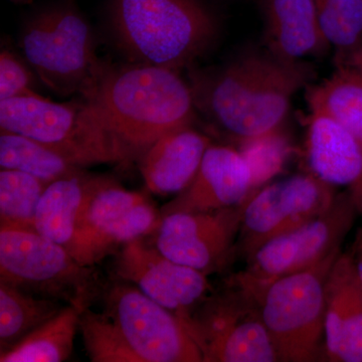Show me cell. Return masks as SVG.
<instances>
[{"mask_svg": "<svg viewBox=\"0 0 362 362\" xmlns=\"http://www.w3.org/2000/svg\"><path fill=\"white\" fill-rule=\"evenodd\" d=\"M21 47L40 81L59 96H83L103 65L89 23L69 4L45 9L28 21Z\"/></svg>", "mask_w": 362, "mask_h": 362, "instance_id": "6", "label": "cell"}, {"mask_svg": "<svg viewBox=\"0 0 362 362\" xmlns=\"http://www.w3.org/2000/svg\"><path fill=\"white\" fill-rule=\"evenodd\" d=\"M0 283L82 310L101 294L95 267L83 265L66 247L26 228H0Z\"/></svg>", "mask_w": 362, "mask_h": 362, "instance_id": "5", "label": "cell"}, {"mask_svg": "<svg viewBox=\"0 0 362 362\" xmlns=\"http://www.w3.org/2000/svg\"><path fill=\"white\" fill-rule=\"evenodd\" d=\"M104 313L139 362H204L180 317L118 279L103 290Z\"/></svg>", "mask_w": 362, "mask_h": 362, "instance_id": "10", "label": "cell"}, {"mask_svg": "<svg viewBox=\"0 0 362 362\" xmlns=\"http://www.w3.org/2000/svg\"><path fill=\"white\" fill-rule=\"evenodd\" d=\"M238 149L242 152L251 168L255 192L266 185L281 170L288 148L280 133H278L243 143Z\"/></svg>", "mask_w": 362, "mask_h": 362, "instance_id": "27", "label": "cell"}, {"mask_svg": "<svg viewBox=\"0 0 362 362\" xmlns=\"http://www.w3.org/2000/svg\"><path fill=\"white\" fill-rule=\"evenodd\" d=\"M267 51L283 61L320 57L331 45L321 30L313 0H261Z\"/></svg>", "mask_w": 362, "mask_h": 362, "instance_id": "18", "label": "cell"}, {"mask_svg": "<svg viewBox=\"0 0 362 362\" xmlns=\"http://www.w3.org/2000/svg\"><path fill=\"white\" fill-rule=\"evenodd\" d=\"M114 272L180 317L185 326L211 290L206 274L176 263L143 239L127 243L116 252Z\"/></svg>", "mask_w": 362, "mask_h": 362, "instance_id": "13", "label": "cell"}, {"mask_svg": "<svg viewBox=\"0 0 362 362\" xmlns=\"http://www.w3.org/2000/svg\"><path fill=\"white\" fill-rule=\"evenodd\" d=\"M245 204L214 211L164 214L152 233V245L176 263L206 275L214 273L237 250Z\"/></svg>", "mask_w": 362, "mask_h": 362, "instance_id": "12", "label": "cell"}, {"mask_svg": "<svg viewBox=\"0 0 362 362\" xmlns=\"http://www.w3.org/2000/svg\"><path fill=\"white\" fill-rule=\"evenodd\" d=\"M109 21L130 63L177 71L202 57L218 35L199 0H110Z\"/></svg>", "mask_w": 362, "mask_h": 362, "instance_id": "3", "label": "cell"}, {"mask_svg": "<svg viewBox=\"0 0 362 362\" xmlns=\"http://www.w3.org/2000/svg\"><path fill=\"white\" fill-rule=\"evenodd\" d=\"M306 147L312 173L346 187L362 214V144L356 136L332 117L311 112Z\"/></svg>", "mask_w": 362, "mask_h": 362, "instance_id": "16", "label": "cell"}, {"mask_svg": "<svg viewBox=\"0 0 362 362\" xmlns=\"http://www.w3.org/2000/svg\"><path fill=\"white\" fill-rule=\"evenodd\" d=\"M30 71L13 52L2 49L0 54V100L37 94L32 89Z\"/></svg>", "mask_w": 362, "mask_h": 362, "instance_id": "28", "label": "cell"}, {"mask_svg": "<svg viewBox=\"0 0 362 362\" xmlns=\"http://www.w3.org/2000/svg\"><path fill=\"white\" fill-rule=\"evenodd\" d=\"M321 30L335 61L362 47V0H313Z\"/></svg>", "mask_w": 362, "mask_h": 362, "instance_id": "25", "label": "cell"}, {"mask_svg": "<svg viewBox=\"0 0 362 362\" xmlns=\"http://www.w3.org/2000/svg\"><path fill=\"white\" fill-rule=\"evenodd\" d=\"M81 98L101 116L133 160L162 136L192 126L197 117L189 84L177 71L130 62H103Z\"/></svg>", "mask_w": 362, "mask_h": 362, "instance_id": "2", "label": "cell"}, {"mask_svg": "<svg viewBox=\"0 0 362 362\" xmlns=\"http://www.w3.org/2000/svg\"><path fill=\"white\" fill-rule=\"evenodd\" d=\"M337 195L314 173L264 185L245 204L237 249L249 259L267 243L325 213Z\"/></svg>", "mask_w": 362, "mask_h": 362, "instance_id": "11", "label": "cell"}, {"mask_svg": "<svg viewBox=\"0 0 362 362\" xmlns=\"http://www.w3.org/2000/svg\"><path fill=\"white\" fill-rule=\"evenodd\" d=\"M0 166L28 173L51 183L84 170L58 152L32 138L1 131Z\"/></svg>", "mask_w": 362, "mask_h": 362, "instance_id": "23", "label": "cell"}, {"mask_svg": "<svg viewBox=\"0 0 362 362\" xmlns=\"http://www.w3.org/2000/svg\"><path fill=\"white\" fill-rule=\"evenodd\" d=\"M254 194L251 168L239 149L211 144L194 180L160 211L199 213L245 204Z\"/></svg>", "mask_w": 362, "mask_h": 362, "instance_id": "14", "label": "cell"}, {"mask_svg": "<svg viewBox=\"0 0 362 362\" xmlns=\"http://www.w3.org/2000/svg\"><path fill=\"white\" fill-rule=\"evenodd\" d=\"M354 259L362 283V240L357 247L356 257H354Z\"/></svg>", "mask_w": 362, "mask_h": 362, "instance_id": "29", "label": "cell"}, {"mask_svg": "<svg viewBox=\"0 0 362 362\" xmlns=\"http://www.w3.org/2000/svg\"><path fill=\"white\" fill-rule=\"evenodd\" d=\"M80 329L90 361L139 362L104 312L85 309L81 314Z\"/></svg>", "mask_w": 362, "mask_h": 362, "instance_id": "26", "label": "cell"}, {"mask_svg": "<svg viewBox=\"0 0 362 362\" xmlns=\"http://www.w3.org/2000/svg\"><path fill=\"white\" fill-rule=\"evenodd\" d=\"M340 252H332L307 270L274 281L259 296L262 318L279 361L322 358L326 281Z\"/></svg>", "mask_w": 362, "mask_h": 362, "instance_id": "7", "label": "cell"}, {"mask_svg": "<svg viewBox=\"0 0 362 362\" xmlns=\"http://www.w3.org/2000/svg\"><path fill=\"white\" fill-rule=\"evenodd\" d=\"M82 309L66 304L57 315L33 330L13 349L0 354L1 362H62L71 356L80 328Z\"/></svg>", "mask_w": 362, "mask_h": 362, "instance_id": "21", "label": "cell"}, {"mask_svg": "<svg viewBox=\"0 0 362 362\" xmlns=\"http://www.w3.org/2000/svg\"><path fill=\"white\" fill-rule=\"evenodd\" d=\"M358 214L349 192L337 194L329 209L318 218L259 247L232 284L258 302L274 281L307 270L339 251Z\"/></svg>", "mask_w": 362, "mask_h": 362, "instance_id": "8", "label": "cell"}, {"mask_svg": "<svg viewBox=\"0 0 362 362\" xmlns=\"http://www.w3.org/2000/svg\"><path fill=\"white\" fill-rule=\"evenodd\" d=\"M0 130L32 138L83 168L133 161L82 98L69 103H56L39 94L0 100Z\"/></svg>", "mask_w": 362, "mask_h": 362, "instance_id": "4", "label": "cell"}, {"mask_svg": "<svg viewBox=\"0 0 362 362\" xmlns=\"http://www.w3.org/2000/svg\"><path fill=\"white\" fill-rule=\"evenodd\" d=\"M66 305L0 283V354L13 349Z\"/></svg>", "mask_w": 362, "mask_h": 362, "instance_id": "22", "label": "cell"}, {"mask_svg": "<svg viewBox=\"0 0 362 362\" xmlns=\"http://www.w3.org/2000/svg\"><path fill=\"white\" fill-rule=\"evenodd\" d=\"M109 176L82 170L52 181L45 188L33 221V230L75 254L78 218L88 197Z\"/></svg>", "mask_w": 362, "mask_h": 362, "instance_id": "19", "label": "cell"}, {"mask_svg": "<svg viewBox=\"0 0 362 362\" xmlns=\"http://www.w3.org/2000/svg\"><path fill=\"white\" fill-rule=\"evenodd\" d=\"M187 328L204 362L279 361L258 302L233 284L228 291L207 297Z\"/></svg>", "mask_w": 362, "mask_h": 362, "instance_id": "9", "label": "cell"}, {"mask_svg": "<svg viewBox=\"0 0 362 362\" xmlns=\"http://www.w3.org/2000/svg\"><path fill=\"white\" fill-rule=\"evenodd\" d=\"M325 352L330 361L362 362V283L352 255L340 252L326 281Z\"/></svg>", "mask_w": 362, "mask_h": 362, "instance_id": "15", "label": "cell"}, {"mask_svg": "<svg viewBox=\"0 0 362 362\" xmlns=\"http://www.w3.org/2000/svg\"><path fill=\"white\" fill-rule=\"evenodd\" d=\"M315 76L306 62L247 51L225 65L190 71L188 84L197 111L240 145L280 133L293 97Z\"/></svg>", "mask_w": 362, "mask_h": 362, "instance_id": "1", "label": "cell"}, {"mask_svg": "<svg viewBox=\"0 0 362 362\" xmlns=\"http://www.w3.org/2000/svg\"><path fill=\"white\" fill-rule=\"evenodd\" d=\"M310 112L332 117L362 144V47L335 61V70L318 85L307 87Z\"/></svg>", "mask_w": 362, "mask_h": 362, "instance_id": "20", "label": "cell"}, {"mask_svg": "<svg viewBox=\"0 0 362 362\" xmlns=\"http://www.w3.org/2000/svg\"><path fill=\"white\" fill-rule=\"evenodd\" d=\"M211 144L192 126L162 136L138 159L147 190L162 197L180 194L194 180Z\"/></svg>", "mask_w": 362, "mask_h": 362, "instance_id": "17", "label": "cell"}, {"mask_svg": "<svg viewBox=\"0 0 362 362\" xmlns=\"http://www.w3.org/2000/svg\"><path fill=\"white\" fill-rule=\"evenodd\" d=\"M49 183L13 169L0 171V228L33 230L35 213Z\"/></svg>", "mask_w": 362, "mask_h": 362, "instance_id": "24", "label": "cell"}]
</instances>
